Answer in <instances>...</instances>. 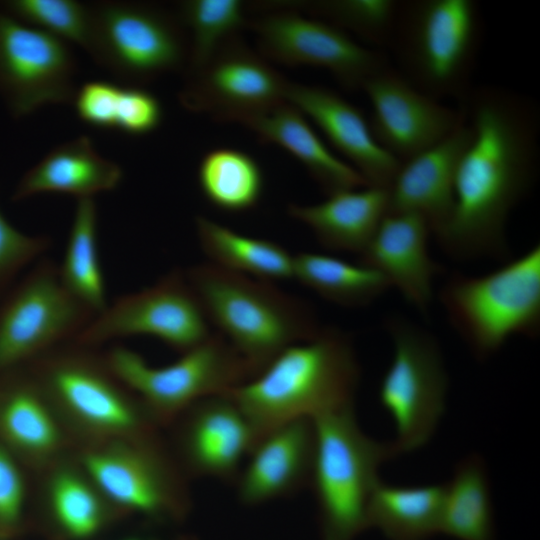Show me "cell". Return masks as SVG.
Returning a JSON list of instances; mask_svg holds the SVG:
<instances>
[{
	"instance_id": "cell-1",
	"label": "cell",
	"mask_w": 540,
	"mask_h": 540,
	"mask_svg": "<svg viewBox=\"0 0 540 540\" xmlns=\"http://www.w3.org/2000/svg\"><path fill=\"white\" fill-rule=\"evenodd\" d=\"M472 138L454 181V207L435 234L451 257L501 256L505 225L526 195L538 164V115L521 96L498 88L473 93Z\"/></svg>"
},
{
	"instance_id": "cell-2",
	"label": "cell",
	"mask_w": 540,
	"mask_h": 540,
	"mask_svg": "<svg viewBox=\"0 0 540 540\" xmlns=\"http://www.w3.org/2000/svg\"><path fill=\"white\" fill-rule=\"evenodd\" d=\"M359 380L350 336L322 327L316 336L288 346L259 374L227 392L259 440L288 422L354 407Z\"/></svg>"
},
{
	"instance_id": "cell-3",
	"label": "cell",
	"mask_w": 540,
	"mask_h": 540,
	"mask_svg": "<svg viewBox=\"0 0 540 540\" xmlns=\"http://www.w3.org/2000/svg\"><path fill=\"white\" fill-rule=\"evenodd\" d=\"M94 347L73 341L30 364L62 425L80 445L158 436V425Z\"/></svg>"
},
{
	"instance_id": "cell-4",
	"label": "cell",
	"mask_w": 540,
	"mask_h": 540,
	"mask_svg": "<svg viewBox=\"0 0 540 540\" xmlns=\"http://www.w3.org/2000/svg\"><path fill=\"white\" fill-rule=\"evenodd\" d=\"M186 278L209 322L259 374L282 350L321 330L308 304L268 281L215 264L189 269Z\"/></svg>"
},
{
	"instance_id": "cell-5",
	"label": "cell",
	"mask_w": 540,
	"mask_h": 540,
	"mask_svg": "<svg viewBox=\"0 0 540 540\" xmlns=\"http://www.w3.org/2000/svg\"><path fill=\"white\" fill-rule=\"evenodd\" d=\"M480 23L473 0L400 1L389 43L399 73L436 100L463 95L480 44Z\"/></svg>"
},
{
	"instance_id": "cell-6",
	"label": "cell",
	"mask_w": 540,
	"mask_h": 540,
	"mask_svg": "<svg viewBox=\"0 0 540 540\" xmlns=\"http://www.w3.org/2000/svg\"><path fill=\"white\" fill-rule=\"evenodd\" d=\"M448 319L478 360L513 335L540 329V245L481 276L454 274L440 290Z\"/></svg>"
},
{
	"instance_id": "cell-7",
	"label": "cell",
	"mask_w": 540,
	"mask_h": 540,
	"mask_svg": "<svg viewBox=\"0 0 540 540\" xmlns=\"http://www.w3.org/2000/svg\"><path fill=\"white\" fill-rule=\"evenodd\" d=\"M315 456L310 484L325 540H352L367 528L370 496L378 469L399 455L393 442H379L359 427L354 407L313 420Z\"/></svg>"
},
{
	"instance_id": "cell-8",
	"label": "cell",
	"mask_w": 540,
	"mask_h": 540,
	"mask_svg": "<svg viewBox=\"0 0 540 540\" xmlns=\"http://www.w3.org/2000/svg\"><path fill=\"white\" fill-rule=\"evenodd\" d=\"M104 358L158 426L170 425L195 402L225 393L254 377L244 358L221 334H211L162 367L149 365L140 354L124 346L112 347Z\"/></svg>"
},
{
	"instance_id": "cell-9",
	"label": "cell",
	"mask_w": 540,
	"mask_h": 540,
	"mask_svg": "<svg viewBox=\"0 0 540 540\" xmlns=\"http://www.w3.org/2000/svg\"><path fill=\"white\" fill-rule=\"evenodd\" d=\"M393 358L379 386L381 405L396 427L399 454L424 446L445 410L448 375L432 334L400 316L386 319Z\"/></svg>"
},
{
	"instance_id": "cell-10",
	"label": "cell",
	"mask_w": 540,
	"mask_h": 540,
	"mask_svg": "<svg viewBox=\"0 0 540 540\" xmlns=\"http://www.w3.org/2000/svg\"><path fill=\"white\" fill-rule=\"evenodd\" d=\"M95 316L63 286L55 262L39 260L0 297V375L73 341Z\"/></svg>"
},
{
	"instance_id": "cell-11",
	"label": "cell",
	"mask_w": 540,
	"mask_h": 540,
	"mask_svg": "<svg viewBox=\"0 0 540 540\" xmlns=\"http://www.w3.org/2000/svg\"><path fill=\"white\" fill-rule=\"evenodd\" d=\"M74 457L118 510L162 517L188 505L187 477L159 436L80 445Z\"/></svg>"
},
{
	"instance_id": "cell-12",
	"label": "cell",
	"mask_w": 540,
	"mask_h": 540,
	"mask_svg": "<svg viewBox=\"0 0 540 540\" xmlns=\"http://www.w3.org/2000/svg\"><path fill=\"white\" fill-rule=\"evenodd\" d=\"M91 11L88 53L120 80L138 86L183 64L182 31L165 12L127 1H101Z\"/></svg>"
},
{
	"instance_id": "cell-13",
	"label": "cell",
	"mask_w": 540,
	"mask_h": 540,
	"mask_svg": "<svg viewBox=\"0 0 540 540\" xmlns=\"http://www.w3.org/2000/svg\"><path fill=\"white\" fill-rule=\"evenodd\" d=\"M208 324L186 275L173 270L152 286L108 304L73 342L96 347L115 338L149 335L183 353L211 335Z\"/></svg>"
},
{
	"instance_id": "cell-14",
	"label": "cell",
	"mask_w": 540,
	"mask_h": 540,
	"mask_svg": "<svg viewBox=\"0 0 540 540\" xmlns=\"http://www.w3.org/2000/svg\"><path fill=\"white\" fill-rule=\"evenodd\" d=\"M76 69L67 42L0 11V96L13 117L72 103Z\"/></svg>"
},
{
	"instance_id": "cell-15",
	"label": "cell",
	"mask_w": 540,
	"mask_h": 540,
	"mask_svg": "<svg viewBox=\"0 0 540 540\" xmlns=\"http://www.w3.org/2000/svg\"><path fill=\"white\" fill-rule=\"evenodd\" d=\"M189 74L181 104L221 121L242 124L286 102L288 81L233 39Z\"/></svg>"
},
{
	"instance_id": "cell-16",
	"label": "cell",
	"mask_w": 540,
	"mask_h": 540,
	"mask_svg": "<svg viewBox=\"0 0 540 540\" xmlns=\"http://www.w3.org/2000/svg\"><path fill=\"white\" fill-rule=\"evenodd\" d=\"M170 425L174 427L171 454L186 477L235 482L243 460L258 441L228 392L195 402Z\"/></svg>"
},
{
	"instance_id": "cell-17",
	"label": "cell",
	"mask_w": 540,
	"mask_h": 540,
	"mask_svg": "<svg viewBox=\"0 0 540 540\" xmlns=\"http://www.w3.org/2000/svg\"><path fill=\"white\" fill-rule=\"evenodd\" d=\"M253 28L264 53L288 65H309L331 72L357 89L388 63L384 56L353 40L343 29L294 13H275Z\"/></svg>"
},
{
	"instance_id": "cell-18",
	"label": "cell",
	"mask_w": 540,
	"mask_h": 540,
	"mask_svg": "<svg viewBox=\"0 0 540 540\" xmlns=\"http://www.w3.org/2000/svg\"><path fill=\"white\" fill-rule=\"evenodd\" d=\"M362 89L372 105L376 141L401 163L444 139L463 115L417 90L388 64Z\"/></svg>"
},
{
	"instance_id": "cell-19",
	"label": "cell",
	"mask_w": 540,
	"mask_h": 540,
	"mask_svg": "<svg viewBox=\"0 0 540 540\" xmlns=\"http://www.w3.org/2000/svg\"><path fill=\"white\" fill-rule=\"evenodd\" d=\"M0 444L25 468L39 473L75 450L28 366L0 375Z\"/></svg>"
},
{
	"instance_id": "cell-20",
	"label": "cell",
	"mask_w": 540,
	"mask_h": 540,
	"mask_svg": "<svg viewBox=\"0 0 540 540\" xmlns=\"http://www.w3.org/2000/svg\"><path fill=\"white\" fill-rule=\"evenodd\" d=\"M471 138L472 128L463 113L444 139L401 163L388 188L387 214L417 215L435 235L452 213L456 171Z\"/></svg>"
},
{
	"instance_id": "cell-21",
	"label": "cell",
	"mask_w": 540,
	"mask_h": 540,
	"mask_svg": "<svg viewBox=\"0 0 540 540\" xmlns=\"http://www.w3.org/2000/svg\"><path fill=\"white\" fill-rule=\"evenodd\" d=\"M285 98L320 128L370 186L389 188L401 162L376 141L357 107L329 89L291 82Z\"/></svg>"
},
{
	"instance_id": "cell-22",
	"label": "cell",
	"mask_w": 540,
	"mask_h": 540,
	"mask_svg": "<svg viewBox=\"0 0 540 540\" xmlns=\"http://www.w3.org/2000/svg\"><path fill=\"white\" fill-rule=\"evenodd\" d=\"M315 428L308 418L278 426L255 444L235 482L239 499L255 505L292 495L310 484Z\"/></svg>"
},
{
	"instance_id": "cell-23",
	"label": "cell",
	"mask_w": 540,
	"mask_h": 540,
	"mask_svg": "<svg viewBox=\"0 0 540 540\" xmlns=\"http://www.w3.org/2000/svg\"><path fill=\"white\" fill-rule=\"evenodd\" d=\"M427 222L412 214H387L360 263L379 271L416 309L426 313L433 299V281L441 267L430 256Z\"/></svg>"
},
{
	"instance_id": "cell-24",
	"label": "cell",
	"mask_w": 540,
	"mask_h": 540,
	"mask_svg": "<svg viewBox=\"0 0 540 540\" xmlns=\"http://www.w3.org/2000/svg\"><path fill=\"white\" fill-rule=\"evenodd\" d=\"M123 177L122 169L102 157L85 135L51 149L19 180L13 201L55 192L77 199L93 198L97 193L115 189Z\"/></svg>"
},
{
	"instance_id": "cell-25",
	"label": "cell",
	"mask_w": 540,
	"mask_h": 540,
	"mask_svg": "<svg viewBox=\"0 0 540 540\" xmlns=\"http://www.w3.org/2000/svg\"><path fill=\"white\" fill-rule=\"evenodd\" d=\"M387 188L339 191L312 205L292 204L288 213L306 224L327 249L361 254L388 212Z\"/></svg>"
},
{
	"instance_id": "cell-26",
	"label": "cell",
	"mask_w": 540,
	"mask_h": 540,
	"mask_svg": "<svg viewBox=\"0 0 540 540\" xmlns=\"http://www.w3.org/2000/svg\"><path fill=\"white\" fill-rule=\"evenodd\" d=\"M242 124L261 140L292 154L328 195L370 186L356 169L327 148L305 115L287 102Z\"/></svg>"
},
{
	"instance_id": "cell-27",
	"label": "cell",
	"mask_w": 540,
	"mask_h": 540,
	"mask_svg": "<svg viewBox=\"0 0 540 540\" xmlns=\"http://www.w3.org/2000/svg\"><path fill=\"white\" fill-rule=\"evenodd\" d=\"M40 474L49 514L57 528L72 540L97 535L111 511L118 510L79 465L74 452Z\"/></svg>"
},
{
	"instance_id": "cell-28",
	"label": "cell",
	"mask_w": 540,
	"mask_h": 540,
	"mask_svg": "<svg viewBox=\"0 0 540 540\" xmlns=\"http://www.w3.org/2000/svg\"><path fill=\"white\" fill-rule=\"evenodd\" d=\"M444 484L396 486L379 481L368 502L367 528L388 540H427L439 533Z\"/></svg>"
},
{
	"instance_id": "cell-29",
	"label": "cell",
	"mask_w": 540,
	"mask_h": 540,
	"mask_svg": "<svg viewBox=\"0 0 540 540\" xmlns=\"http://www.w3.org/2000/svg\"><path fill=\"white\" fill-rule=\"evenodd\" d=\"M439 533L456 540H496L489 478L479 455L459 461L444 484Z\"/></svg>"
},
{
	"instance_id": "cell-30",
	"label": "cell",
	"mask_w": 540,
	"mask_h": 540,
	"mask_svg": "<svg viewBox=\"0 0 540 540\" xmlns=\"http://www.w3.org/2000/svg\"><path fill=\"white\" fill-rule=\"evenodd\" d=\"M195 224L201 248L213 264L268 282L293 278L294 256L281 245L240 234L202 216Z\"/></svg>"
},
{
	"instance_id": "cell-31",
	"label": "cell",
	"mask_w": 540,
	"mask_h": 540,
	"mask_svg": "<svg viewBox=\"0 0 540 540\" xmlns=\"http://www.w3.org/2000/svg\"><path fill=\"white\" fill-rule=\"evenodd\" d=\"M293 278L321 297L346 307L365 306L391 287L386 277L372 267L314 252L294 256Z\"/></svg>"
},
{
	"instance_id": "cell-32",
	"label": "cell",
	"mask_w": 540,
	"mask_h": 540,
	"mask_svg": "<svg viewBox=\"0 0 540 540\" xmlns=\"http://www.w3.org/2000/svg\"><path fill=\"white\" fill-rule=\"evenodd\" d=\"M63 286L96 315L107 307L97 240V207L93 198L77 199L67 246L58 267Z\"/></svg>"
},
{
	"instance_id": "cell-33",
	"label": "cell",
	"mask_w": 540,
	"mask_h": 540,
	"mask_svg": "<svg viewBox=\"0 0 540 540\" xmlns=\"http://www.w3.org/2000/svg\"><path fill=\"white\" fill-rule=\"evenodd\" d=\"M197 178L205 198L228 212L253 208L264 189L259 164L247 153L233 148L207 152L199 163Z\"/></svg>"
},
{
	"instance_id": "cell-34",
	"label": "cell",
	"mask_w": 540,
	"mask_h": 540,
	"mask_svg": "<svg viewBox=\"0 0 540 540\" xmlns=\"http://www.w3.org/2000/svg\"><path fill=\"white\" fill-rule=\"evenodd\" d=\"M244 14V4L239 0H188L180 4L181 18L192 32L189 72L232 40L244 24Z\"/></svg>"
},
{
	"instance_id": "cell-35",
	"label": "cell",
	"mask_w": 540,
	"mask_h": 540,
	"mask_svg": "<svg viewBox=\"0 0 540 540\" xmlns=\"http://www.w3.org/2000/svg\"><path fill=\"white\" fill-rule=\"evenodd\" d=\"M1 6L16 19L88 52L92 34L91 4L76 0H8Z\"/></svg>"
},
{
	"instance_id": "cell-36",
	"label": "cell",
	"mask_w": 540,
	"mask_h": 540,
	"mask_svg": "<svg viewBox=\"0 0 540 540\" xmlns=\"http://www.w3.org/2000/svg\"><path fill=\"white\" fill-rule=\"evenodd\" d=\"M400 1L327 0L310 4L330 24L348 28L376 45H389Z\"/></svg>"
},
{
	"instance_id": "cell-37",
	"label": "cell",
	"mask_w": 540,
	"mask_h": 540,
	"mask_svg": "<svg viewBox=\"0 0 540 540\" xmlns=\"http://www.w3.org/2000/svg\"><path fill=\"white\" fill-rule=\"evenodd\" d=\"M50 245L49 237L19 231L0 211V297L12 286L20 271Z\"/></svg>"
},
{
	"instance_id": "cell-38",
	"label": "cell",
	"mask_w": 540,
	"mask_h": 540,
	"mask_svg": "<svg viewBox=\"0 0 540 540\" xmlns=\"http://www.w3.org/2000/svg\"><path fill=\"white\" fill-rule=\"evenodd\" d=\"M20 461L0 444V538L7 540L22 526L27 482Z\"/></svg>"
},
{
	"instance_id": "cell-39",
	"label": "cell",
	"mask_w": 540,
	"mask_h": 540,
	"mask_svg": "<svg viewBox=\"0 0 540 540\" xmlns=\"http://www.w3.org/2000/svg\"><path fill=\"white\" fill-rule=\"evenodd\" d=\"M162 119L163 108L154 94L139 86H121L114 130L142 136L155 131Z\"/></svg>"
},
{
	"instance_id": "cell-40",
	"label": "cell",
	"mask_w": 540,
	"mask_h": 540,
	"mask_svg": "<svg viewBox=\"0 0 540 540\" xmlns=\"http://www.w3.org/2000/svg\"><path fill=\"white\" fill-rule=\"evenodd\" d=\"M121 85L109 81H89L77 88L72 103L77 116L86 124L114 129Z\"/></svg>"
},
{
	"instance_id": "cell-41",
	"label": "cell",
	"mask_w": 540,
	"mask_h": 540,
	"mask_svg": "<svg viewBox=\"0 0 540 540\" xmlns=\"http://www.w3.org/2000/svg\"><path fill=\"white\" fill-rule=\"evenodd\" d=\"M122 540H144V539L139 538V537H128V538H125V539H122Z\"/></svg>"
},
{
	"instance_id": "cell-42",
	"label": "cell",
	"mask_w": 540,
	"mask_h": 540,
	"mask_svg": "<svg viewBox=\"0 0 540 540\" xmlns=\"http://www.w3.org/2000/svg\"><path fill=\"white\" fill-rule=\"evenodd\" d=\"M0 540H4V539L0 538Z\"/></svg>"
}]
</instances>
